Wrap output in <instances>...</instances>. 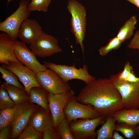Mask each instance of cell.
<instances>
[{"label":"cell","mask_w":139,"mask_h":139,"mask_svg":"<svg viewBox=\"0 0 139 139\" xmlns=\"http://www.w3.org/2000/svg\"><path fill=\"white\" fill-rule=\"evenodd\" d=\"M43 32L41 27L36 20L27 18L21 26L18 37L22 41L30 44Z\"/></svg>","instance_id":"cell-14"},{"label":"cell","mask_w":139,"mask_h":139,"mask_svg":"<svg viewBox=\"0 0 139 139\" xmlns=\"http://www.w3.org/2000/svg\"><path fill=\"white\" fill-rule=\"evenodd\" d=\"M43 139H61L57 130L55 128L43 132Z\"/></svg>","instance_id":"cell-31"},{"label":"cell","mask_w":139,"mask_h":139,"mask_svg":"<svg viewBox=\"0 0 139 139\" xmlns=\"http://www.w3.org/2000/svg\"><path fill=\"white\" fill-rule=\"evenodd\" d=\"M29 123L37 130L42 133L54 128L50 111H47L41 107L38 108L34 112Z\"/></svg>","instance_id":"cell-16"},{"label":"cell","mask_w":139,"mask_h":139,"mask_svg":"<svg viewBox=\"0 0 139 139\" xmlns=\"http://www.w3.org/2000/svg\"><path fill=\"white\" fill-rule=\"evenodd\" d=\"M137 22L136 17L135 16H133L120 28L116 36L122 43L130 39L133 35L136 29L135 26Z\"/></svg>","instance_id":"cell-20"},{"label":"cell","mask_w":139,"mask_h":139,"mask_svg":"<svg viewBox=\"0 0 139 139\" xmlns=\"http://www.w3.org/2000/svg\"><path fill=\"white\" fill-rule=\"evenodd\" d=\"M64 112L69 123L78 119H92L101 116L91 106L78 102L74 95L70 98Z\"/></svg>","instance_id":"cell-9"},{"label":"cell","mask_w":139,"mask_h":139,"mask_svg":"<svg viewBox=\"0 0 139 139\" xmlns=\"http://www.w3.org/2000/svg\"><path fill=\"white\" fill-rule=\"evenodd\" d=\"M133 68L129 62L125 64L123 70L117 74L118 78L120 79L125 81L127 76L132 72Z\"/></svg>","instance_id":"cell-30"},{"label":"cell","mask_w":139,"mask_h":139,"mask_svg":"<svg viewBox=\"0 0 139 139\" xmlns=\"http://www.w3.org/2000/svg\"><path fill=\"white\" fill-rule=\"evenodd\" d=\"M11 123L5 120L0 115V131L11 125Z\"/></svg>","instance_id":"cell-35"},{"label":"cell","mask_w":139,"mask_h":139,"mask_svg":"<svg viewBox=\"0 0 139 139\" xmlns=\"http://www.w3.org/2000/svg\"><path fill=\"white\" fill-rule=\"evenodd\" d=\"M138 127H139V123L138 124Z\"/></svg>","instance_id":"cell-39"},{"label":"cell","mask_w":139,"mask_h":139,"mask_svg":"<svg viewBox=\"0 0 139 139\" xmlns=\"http://www.w3.org/2000/svg\"><path fill=\"white\" fill-rule=\"evenodd\" d=\"M109 79L121 95L124 108L139 109V82L131 83L120 80L117 74L110 76Z\"/></svg>","instance_id":"cell-5"},{"label":"cell","mask_w":139,"mask_h":139,"mask_svg":"<svg viewBox=\"0 0 139 139\" xmlns=\"http://www.w3.org/2000/svg\"><path fill=\"white\" fill-rule=\"evenodd\" d=\"M38 108L37 106L28 101L16 105L14 117L11 124V138H17Z\"/></svg>","instance_id":"cell-6"},{"label":"cell","mask_w":139,"mask_h":139,"mask_svg":"<svg viewBox=\"0 0 139 139\" xmlns=\"http://www.w3.org/2000/svg\"><path fill=\"white\" fill-rule=\"evenodd\" d=\"M112 116L117 122H124L133 125L139 123V109L124 108L115 112Z\"/></svg>","instance_id":"cell-17"},{"label":"cell","mask_w":139,"mask_h":139,"mask_svg":"<svg viewBox=\"0 0 139 139\" xmlns=\"http://www.w3.org/2000/svg\"><path fill=\"white\" fill-rule=\"evenodd\" d=\"M67 8L71 15V31L74 37L76 44L79 45L83 54L84 49L83 42L85 35L87 24L85 8L76 0H69Z\"/></svg>","instance_id":"cell-2"},{"label":"cell","mask_w":139,"mask_h":139,"mask_svg":"<svg viewBox=\"0 0 139 139\" xmlns=\"http://www.w3.org/2000/svg\"><path fill=\"white\" fill-rule=\"evenodd\" d=\"M48 92L42 87L32 88L29 94L28 101L37 104L48 111H50L47 97Z\"/></svg>","instance_id":"cell-18"},{"label":"cell","mask_w":139,"mask_h":139,"mask_svg":"<svg viewBox=\"0 0 139 139\" xmlns=\"http://www.w3.org/2000/svg\"><path fill=\"white\" fill-rule=\"evenodd\" d=\"M12 0H7V5H8V4H9V3L10 2V1H12ZM27 0L28 1H29V0Z\"/></svg>","instance_id":"cell-38"},{"label":"cell","mask_w":139,"mask_h":139,"mask_svg":"<svg viewBox=\"0 0 139 139\" xmlns=\"http://www.w3.org/2000/svg\"><path fill=\"white\" fill-rule=\"evenodd\" d=\"M3 68L13 72L18 77L29 95L31 89L34 87H42L38 82L36 73L22 64L9 62L8 64H3Z\"/></svg>","instance_id":"cell-12"},{"label":"cell","mask_w":139,"mask_h":139,"mask_svg":"<svg viewBox=\"0 0 139 139\" xmlns=\"http://www.w3.org/2000/svg\"><path fill=\"white\" fill-rule=\"evenodd\" d=\"M124 81L131 83H139V77H137L132 71Z\"/></svg>","instance_id":"cell-34"},{"label":"cell","mask_w":139,"mask_h":139,"mask_svg":"<svg viewBox=\"0 0 139 139\" xmlns=\"http://www.w3.org/2000/svg\"><path fill=\"white\" fill-rule=\"evenodd\" d=\"M133 4L139 8V0H126Z\"/></svg>","instance_id":"cell-37"},{"label":"cell","mask_w":139,"mask_h":139,"mask_svg":"<svg viewBox=\"0 0 139 139\" xmlns=\"http://www.w3.org/2000/svg\"><path fill=\"white\" fill-rule=\"evenodd\" d=\"M43 65L47 68L55 72L66 82L76 79L82 81L87 84L95 80L94 77L89 73L88 67L85 64L82 68L79 69L75 67V63L72 66H69L44 61Z\"/></svg>","instance_id":"cell-4"},{"label":"cell","mask_w":139,"mask_h":139,"mask_svg":"<svg viewBox=\"0 0 139 139\" xmlns=\"http://www.w3.org/2000/svg\"><path fill=\"white\" fill-rule=\"evenodd\" d=\"M76 99L81 103L91 106L105 117L124 108L121 95L110 79H95L86 84Z\"/></svg>","instance_id":"cell-1"},{"label":"cell","mask_w":139,"mask_h":139,"mask_svg":"<svg viewBox=\"0 0 139 139\" xmlns=\"http://www.w3.org/2000/svg\"><path fill=\"white\" fill-rule=\"evenodd\" d=\"M105 117L92 119H82L71 123V132L75 139H94L97 138L95 129L103 121Z\"/></svg>","instance_id":"cell-11"},{"label":"cell","mask_w":139,"mask_h":139,"mask_svg":"<svg viewBox=\"0 0 139 139\" xmlns=\"http://www.w3.org/2000/svg\"><path fill=\"white\" fill-rule=\"evenodd\" d=\"M37 80L42 87L48 92L54 94L63 93L71 89L55 72L49 68L36 74Z\"/></svg>","instance_id":"cell-7"},{"label":"cell","mask_w":139,"mask_h":139,"mask_svg":"<svg viewBox=\"0 0 139 139\" xmlns=\"http://www.w3.org/2000/svg\"><path fill=\"white\" fill-rule=\"evenodd\" d=\"M116 119L112 116L107 117L105 123L101 127L96 131L97 139H112L114 131L115 130Z\"/></svg>","instance_id":"cell-21"},{"label":"cell","mask_w":139,"mask_h":139,"mask_svg":"<svg viewBox=\"0 0 139 139\" xmlns=\"http://www.w3.org/2000/svg\"><path fill=\"white\" fill-rule=\"evenodd\" d=\"M1 86L6 89L10 97L16 105L28 101L29 95L24 90L15 87L6 82Z\"/></svg>","instance_id":"cell-19"},{"label":"cell","mask_w":139,"mask_h":139,"mask_svg":"<svg viewBox=\"0 0 139 139\" xmlns=\"http://www.w3.org/2000/svg\"><path fill=\"white\" fill-rule=\"evenodd\" d=\"M51 0H31L28 5L29 10L37 11L44 12H47Z\"/></svg>","instance_id":"cell-27"},{"label":"cell","mask_w":139,"mask_h":139,"mask_svg":"<svg viewBox=\"0 0 139 139\" xmlns=\"http://www.w3.org/2000/svg\"><path fill=\"white\" fill-rule=\"evenodd\" d=\"M128 47L130 49H137L139 50V30L135 33Z\"/></svg>","instance_id":"cell-32"},{"label":"cell","mask_w":139,"mask_h":139,"mask_svg":"<svg viewBox=\"0 0 139 139\" xmlns=\"http://www.w3.org/2000/svg\"><path fill=\"white\" fill-rule=\"evenodd\" d=\"M62 139H75L71 132L69 123L65 118L60 123L56 129Z\"/></svg>","instance_id":"cell-28"},{"label":"cell","mask_w":139,"mask_h":139,"mask_svg":"<svg viewBox=\"0 0 139 139\" xmlns=\"http://www.w3.org/2000/svg\"><path fill=\"white\" fill-rule=\"evenodd\" d=\"M115 129L121 133L127 139H135L139 136V127L137 125L124 122H117L115 125Z\"/></svg>","instance_id":"cell-22"},{"label":"cell","mask_w":139,"mask_h":139,"mask_svg":"<svg viewBox=\"0 0 139 139\" xmlns=\"http://www.w3.org/2000/svg\"><path fill=\"white\" fill-rule=\"evenodd\" d=\"M0 72L2 75V78L6 82L22 90H24V86L19 82V78L12 71L1 66L0 67Z\"/></svg>","instance_id":"cell-23"},{"label":"cell","mask_w":139,"mask_h":139,"mask_svg":"<svg viewBox=\"0 0 139 139\" xmlns=\"http://www.w3.org/2000/svg\"><path fill=\"white\" fill-rule=\"evenodd\" d=\"M16 105L10 97L7 91L1 86L0 89V109L14 108Z\"/></svg>","instance_id":"cell-25"},{"label":"cell","mask_w":139,"mask_h":139,"mask_svg":"<svg viewBox=\"0 0 139 139\" xmlns=\"http://www.w3.org/2000/svg\"><path fill=\"white\" fill-rule=\"evenodd\" d=\"M71 89L62 93L47 94L49 107L52 117L54 128L56 129L60 123L65 118L64 110L70 98L74 95Z\"/></svg>","instance_id":"cell-8"},{"label":"cell","mask_w":139,"mask_h":139,"mask_svg":"<svg viewBox=\"0 0 139 139\" xmlns=\"http://www.w3.org/2000/svg\"><path fill=\"white\" fill-rule=\"evenodd\" d=\"M29 48L36 56L41 58L49 57L62 51L58 40L44 32L30 44Z\"/></svg>","instance_id":"cell-10"},{"label":"cell","mask_w":139,"mask_h":139,"mask_svg":"<svg viewBox=\"0 0 139 139\" xmlns=\"http://www.w3.org/2000/svg\"><path fill=\"white\" fill-rule=\"evenodd\" d=\"M16 40L13 39L7 33H0V62L8 64L9 62L22 64L16 58L14 50Z\"/></svg>","instance_id":"cell-15"},{"label":"cell","mask_w":139,"mask_h":139,"mask_svg":"<svg viewBox=\"0 0 139 139\" xmlns=\"http://www.w3.org/2000/svg\"><path fill=\"white\" fill-rule=\"evenodd\" d=\"M14 53L19 62L36 73L45 71L47 69L38 61L36 56L24 42L16 40Z\"/></svg>","instance_id":"cell-13"},{"label":"cell","mask_w":139,"mask_h":139,"mask_svg":"<svg viewBox=\"0 0 139 139\" xmlns=\"http://www.w3.org/2000/svg\"><path fill=\"white\" fill-rule=\"evenodd\" d=\"M15 111V107L6 108L1 110L0 115L5 120L11 123L14 118Z\"/></svg>","instance_id":"cell-29"},{"label":"cell","mask_w":139,"mask_h":139,"mask_svg":"<svg viewBox=\"0 0 139 139\" xmlns=\"http://www.w3.org/2000/svg\"><path fill=\"white\" fill-rule=\"evenodd\" d=\"M12 128L10 125L0 131V139H8L11 138Z\"/></svg>","instance_id":"cell-33"},{"label":"cell","mask_w":139,"mask_h":139,"mask_svg":"<svg viewBox=\"0 0 139 139\" xmlns=\"http://www.w3.org/2000/svg\"><path fill=\"white\" fill-rule=\"evenodd\" d=\"M112 139H124L125 138L122 136L120 135L118 131L115 130L113 133Z\"/></svg>","instance_id":"cell-36"},{"label":"cell","mask_w":139,"mask_h":139,"mask_svg":"<svg viewBox=\"0 0 139 139\" xmlns=\"http://www.w3.org/2000/svg\"><path fill=\"white\" fill-rule=\"evenodd\" d=\"M43 133L37 130L29 123L18 139H39L42 138Z\"/></svg>","instance_id":"cell-24"},{"label":"cell","mask_w":139,"mask_h":139,"mask_svg":"<svg viewBox=\"0 0 139 139\" xmlns=\"http://www.w3.org/2000/svg\"><path fill=\"white\" fill-rule=\"evenodd\" d=\"M122 43L116 36L110 39L108 43L105 46L102 47L98 49V52L101 56H104L113 50L119 48Z\"/></svg>","instance_id":"cell-26"},{"label":"cell","mask_w":139,"mask_h":139,"mask_svg":"<svg viewBox=\"0 0 139 139\" xmlns=\"http://www.w3.org/2000/svg\"><path fill=\"white\" fill-rule=\"evenodd\" d=\"M29 1L21 0L17 10L4 20L0 22V31L16 40L20 28L23 21L28 18L31 11L28 9Z\"/></svg>","instance_id":"cell-3"}]
</instances>
